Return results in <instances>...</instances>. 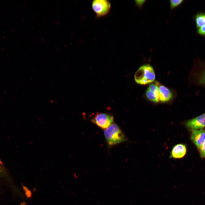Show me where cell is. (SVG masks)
<instances>
[{
	"instance_id": "cell-4",
	"label": "cell",
	"mask_w": 205,
	"mask_h": 205,
	"mask_svg": "<svg viewBox=\"0 0 205 205\" xmlns=\"http://www.w3.org/2000/svg\"><path fill=\"white\" fill-rule=\"evenodd\" d=\"M91 121L102 129L107 128L114 122L113 116L106 113H97Z\"/></svg>"
},
{
	"instance_id": "cell-3",
	"label": "cell",
	"mask_w": 205,
	"mask_h": 205,
	"mask_svg": "<svg viewBox=\"0 0 205 205\" xmlns=\"http://www.w3.org/2000/svg\"><path fill=\"white\" fill-rule=\"evenodd\" d=\"M91 7L98 18L107 15L110 12L111 8L110 3L106 0H93L92 2Z\"/></svg>"
},
{
	"instance_id": "cell-15",
	"label": "cell",
	"mask_w": 205,
	"mask_h": 205,
	"mask_svg": "<svg viewBox=\"0 0 205 205\" xmlns=\"http://www.w3.org/2000/svg\"><path fill=\"white\" fill-rule=\"evenodd\" d=\"M4 172V169L2 164L0 161V177L3 174Z\"/></svg>"
},
{
	"instance_id": "cell-10",
	"label": "cell",
	"mask_w": 205,
	"mask_h": 205,
	"mask_svg": "<svg viewBox=\"0 0 205 205\" xmlns=\"http://www.w3.org/2000/svg\"><path fill=\"white\" fill-rule=\"evenodd\" d=\"M184 1L183 0H171L170 1V8L172 10L180 5Z\"/></svg>"
},
{
	"instance_id": "cell-6",
	"label": "cell",
	"mask_w": 205,
	"mask_h": 205,
	"mask_svg": "<svg viewBox=\"0 0 205 205\" xmlns=\"http://www.w3.org/2000/svg\"><path fill=\"white\" fill-rule=\"evenodd\" d=\"M186 147L185 144H176L172 147L169 158L176 159L182 158L186 155Z\"/></svg>"
},
{
	"instance_id": "cell-14",
	"label": "cell",
	"mask_w": 205,
	"mask_h": 205,
	"mask_svg": "<svg viewBox=\"0 0 205 205\" xmlns=\"http://www.w3.org/2000/svg\"><path fill=\"white\" fill-rule=\"evenodd\" d=\"M198 32L199 34L201 35L205 34V24L198 28Z\"/></svg>"
},
{
	"instance_id": "cell-9",
	"label": "cell",
	"mask_w": 205,
	"mask_h": 205,
	"mask_svg": "<svg viewBox=\"0 0 205 205\" xmlns=\"http://www.w3.org/2000/svg\"><path fill=\"white\" fill-rule=\"evenodd\" d=\"M195 20L197 28H199L205 24V13H200L197 14Z\"/></svg>"
},
{
	"instance_id": "cell-2",
	"label": "cell",
	"mask_w": 205,
	"mask_h": 205,
	"mask_svg": "<svg viewBox=\"0 0 205 205\" xmlns=\"http://www.w3.org/2000/svg\"><path fill=\"white\" fill-rule=\"evenodd\" d=\"M155 75L153 67L149 64L144 65L140 67L134 75L136 82L140 84L145 85L153 82Z\"/></svg>"
},
{
	"instance_id": "cell-1",
	"label": "cell",
	"mask_w": 205,
	"mask_h": 205,
	"mask_svg": "<svg viewBox=\"0 0 205 205\" xmlns=\"http://www.w3.org/2000/svg\"><path fill=\"white\" fill-rule=\"evenodd\" d=\"M104 134L106 140L109 146L127 141L120 127L115 123H113L104 130Z\"/></svg>"
},
{
	"instance_id": "cell-5",
	"label": "cell",
	"mask_w": 205,
	"mask_h": 205,
	"mask_svg": "<svg viewBox=\"0 0 205 205\" xmlns=\"http://www.w3.org/2000/svg\"><path fill=\"white\" fill-rule=\"evenodd\" d=\"M185 124L191 130L202 129L205 127V113L186 121Z\"/></svg>"
},
{
	"instance_id": "cell-12",
	"label": "cell",
	"mask_w": 205,
	"mask_h": 205,
	"mask_svg": "<svg viewBox=\"0 0 205 205\" xmlns=\"http://www.w3.org/2000/svg\"><path fill=\"white\" fill-rule=\"evenodd\" d=\"M198 149L201 157L202 158L205 157V141L201 145Z\"/></svg>"
},
{
	"instance_id": "cell-13",
	"label": "cell",
	"mask_w": 205,
	"mask_h": 205,
	"mask_svg": "<svg viewBox=\"0 0 205 205\" xmlns=\"http://www.w3.org/2000/svg\"><path fill=\"white\" fill-rule=\"evenodd\" d=\"M146 1L144 0H135V2L136 6L141 9L142 7Z\"/></svg>"
},
{
	"instance_id": "cell-11",
	"label": "cell",
	"mask_w": 205,
	"mask_h": 205,
	"mask_svg": "<svg viewBox=\"0 0 205 205\" xmlns=\"http://www.w3.org/2000/svg\"><path fill=\"white\" fill-rule=\"evenodd\" d=\"M198 79L200 84L205 86V69L199 74Z\"/></svg>"
},
{
	"instance_id": "cell-7",
	"label": "cell",
	"mask_w": 205,
	"mask_h": 205,
	"mask_svg": "<svg viewBox=\"0 0 205 205\" xmlns=\"http://www.w3.org/2000/svg\"><path fill=\"white\" fill-rule=\"evenodd\" d=\"M191 130V139L198 149L205 141V131L202 129Z\"/></svg>"
},
{
	"instance_id": "cell-8",
	"label": "cell",
	"mask_w": 205,
	"mask_h": 205,
	"mask_svg": "<svg viewBox=\"0 0 205 205\" xmlns=\"http://www.w3.org/2000/svg\"><path fill=\"white\" fill-rule=\"evenodd\" d=\"M157 86L159 92V100L162 102L169 101L172 98V93L170 90L165 86L156 81L154 82Z\"/></svg>"
}]
</instances>
